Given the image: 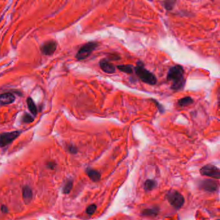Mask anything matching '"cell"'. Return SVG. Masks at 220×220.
Wrapping results in <instances>:
<instances>
[{
  "label": "cell",
  "instance_id": "obj_24",
  "mask_svg": "<svg viewBox=\"0 0 220 220\" xmlns=\"http://www.w3.org/2000/svg\"><path fill=\"white\" fill-rule=\"evenodd\" d=\"M53 165H54V163H52V162H51V163H49L48 167H50V168H54V166Z\"/></svg>",
  "mask_w": 220,
  "mask_h": 220
},
{
  "label": "cell",
  "instance_id": "obj_7",
  "mask_svg": "<svg viewBox=\"0 0 220 220\" xmlns=\"http://www.w3.org/2000/svg\"><path fill=\"white\" fill-rule=\"evenodd\" d=\"M99 65L102 70L107 74H113L116 72V67L107 58L100 60Z\"/></svg>",
  "mask_w": 220,
  "mask_h": 220
},
{
  "label": "cell",
  "instance_id": "obj_15",
  "mask_svg": "<svg viewBox=\"0 0 220 220\" xmlns=\"http://www.w3.org/2000/svg\"><path fill=\"white\" fill-rule=\"evenodd\" d=\"M194 102V100L191 98L189 97V96H187V97H185L180 99L177 103L180 107H186L188 106L189 105H191Z\"/></svg>",
  "mask_w": 220,
  "mask_h": 220
},
{
  "label": "cell",
  "instance_id": "obj_8",
  "mask_svg": "<svg viewBox=\"0 0 220 220\" xmlns=\"http://www.w3.org/2000/svg\"><path fill=\"white\" fill-rule=\"evenodd\" d=\"M57 45L54 41H48L41 46V52L45 55H51L56 50Z\"/></svg>",
  "mask_w": 220,
  "mask_h": 220
},
{
  "label": "cell",
  "instance_id": "obj_10",
  "mask_svg": "<svg viewBox=\"0 0 220 220\" xmlns=\"http://www.w3.org/2000/svg\"><path fill=\"white\" fill-rule=\"evenodd\" d=\"M16 98L11 93H3L0 95V105H5L13 103Z\"/></svg>",
  "mask_w": 220,
  "mask_h": 220
},
{
  "label": "cell",
  "instance_id": "obj_23",
  "mask_svg": "<svg viewBox=\"0 0 220 220\" xmlns=\"http://www.w3.org/2000/svg\"><path fill=\"white\" fill-rule=\"evenodd\" d=\"M1 210L3 212H4V213H7V212H8V208L5 205H2L1 207Z\"/></svg>",
  "mask_w": 220,
  "mask_h": 220
},
{
  "label": "cell",
  "instance_id": "obj_17",
  "mask_svg": "<svg viewBox=\"0 0 220 220\" xmlns=\"http://www.w3.org/2000/svg\"><path fill=\"white\" fill-rule=\"evenodd\" d=\"M26 102H27V105H28V107H29L30 111L31 112V113L33 115L36 116L37 114V107L35 105V103H34V101L30 98H29Z\"/></svg>",
  "mask_w": 220,
  "mask_h": 220
},
{
  "label": "cell",
  "instance_id": "obj_22",
  "mask_svg": "<svg viewBox=\"0 0 220 220\" xmlns=\"http://www.w3.org/2000/svg\"><path fill=\"white\" fill-rule=\"evenodd\" d=\"M68 149L70 150V152L72 153H76L77 152V149L74 146H70L68 147Z\"/></svg>",
  "mask_w": 220,
  "mask_h": 220
},
{
  "label": "cell",
  "instance_id": "obj_4",
  "mask_svg": "<svg viewBox=\"0 0 220 220\" xmlns=\"http://www.w3.org/2000/svg\"><path fill=\"white\" fill-rule=\"evenodd\" d=\"M98 43L95 41L88 42L83 45L77 52L76 57L78 60H83L89 56L91 53L98 47Z\"/></svg>",
  "mask_w": 220,
  "mask_h": 220
},
{
  "label": "cell",
  "instance_id": "obj_14",
  "mask_svg": "<svg viewBox=\"0 0 220 220\" xmlns=\"http://www.w3.org/2000/svg\"><path fill=\"white\" fill-rule=\"evenodd\" d=\"M157 186V182L154 180H147L144 183V188L146 191H152Z\"/></svg>",
  "mask_w": 220,
  "mask_h": 220
},
{
  "label": "cell",
  "instance_id": "obj_19",
  "mask_svg": "<svg viewBox=\"0 0 220 220\" xmlns=\"http://www.w3.org/2000/svg\"><path fill=\"white\" fill-rule=\"evenodd\" d=\"M176 1H165L163 2V4L165 8L167 10H172L173 9Z\"/></svg>",
  "mask_w": 220,
  "mask_h": 220
},
{
  "label": "cell",
  "instance_id": "obj_6",
  "mask_svg": "<svg viewBox=\"0 0 220 220\" xmlns=\"http://www.w3.org/2000/svg\"><path fill=\"white\" fill-rule=\"evenodd\" d=\"M20 134V131L0 134V146H5L13 142Z\"/></svg>",
  "mask_w": 220,
  "mask_h": 220
},
{
  "label": "cell",
  "instance_id": "obj_25",
  "mask_svg": "<svg viewBox=\"0 0 220 220\" xmlns=\"http://www.w3.org/2000/svg\"><path fill=\"white\" fill-rule=\"evenodd\" d=\"M217 220H219V219H217Z\"/></svg>",
  "mask_w": 220,
  "mask_h": 220
},
{
  "label": "cell",
  "instance_id": "obj_11",
  "mask_svg": "<svg viewBox=\"0 0 220 220\" xmlns=\"http://www.w3.org/2000/svg\"><path fill=\"white\" fill-rule=\"evenodd\" d=\"M22 193H23V199H24V202L25 203V204H29L32 201L33 196L32 189L26 185V186H25L23 188Z\"/></svg>",
  "mask_w": 220,
  "mask_h": 220
},
{
  "label": "cell",
  "instance_id": "obj_16",
  "mask_svg": "<svg viewBox=\"0 0 220 220\" xmlns=\"http://www.w3.org/2000/svg\"><path fill=\"white\" fill-rule=\"evenodd\" d=\"M157 208H145L142 211V215L146 216H156L158 214Z\"/></svg>",
  "mask_w": 220,
  "mask_h": 220
},
{
  "label": "cell",
  "instance_id": "obj_18",
  "mask_svg": "<svg viewBox=\"0 0 220 220\" xmlns=\"http://www.w3.org/2000/svg\"><path fill=\"white\" fill-rule=\"evenodd\" d=\"M72 185H73L72 181L68 180L66 183V184L65 185V186L63 187V193H65V194H68V193L70 192L71 191V189L72 188Z\"/></svg>",
  "mask_w": 220,
  "mask_h": 220
},
{
  "label": "cell",
  "instance_id": "obj_20",
  "mask_svg": "<svg viewBox=\"0 0 220 220\" xmlns=\"http://www.w3.org/2000/svg\"><path fill=\"white\" fill-rule=\"evenodd\" d=\"M96 208H97V206H96L95 204L91 205H89L87 208L86 209L87 214L88 215H92L96 212Z\"/></svg>",
  "mask_w": 220,
  "mask_h": 220
},
{
  "label": "cell",
  "instance_id": "obj_2",
  "mask_svg": "<svg viewBox=\"0 0 220 220\" xmlns=\"http://www.w3.org/2000/svg\"><path fill=\"white\" fill-rule=\"evenodd\" d=\"M134 71L136 75L143 82L150 85H154L157 83V78L153 73L148 71L144 67L143 63L141 61L137 62L136 66L134 67Z\"/></svg>",
  "mask_w": 220,
  "mask_h": 220
},
{
  "label": "cell",
  "instance_id": "obj_12",
  "mask_svg": "<svg viewBox=\"0 0 220 220\" xmlns=\"http://www.w3.org/2000/svg\"><path fill=\"white\" fill-rule=\"evenodd\" d=\"M86 172H87L88 176L89 177V178L93 181H98L100 180L101 174H100L98 171H96V170L92 169V168H88L86 171Z\"/></svg>",
  "mask_w": 220,
  "mask_h": 220
},
{
  "label": "cell",
  "instance_id": "obj_13",
  "mask_svg": "<svg viewBox=\"0 0 220 220\" xmlns=\"http://www.w3.org/2000/svg\"><path fill=\"white\" fill-rule=\"evenodd\" d=\"M119 71L127 73V74H132L134 67L131 65H119L116 67Z\"/></svg>",
  "mask_w": 220,
  "mask_h": 220
},
{
  "label": "cell",
  "instance_id": "obj_9",
  "mask_svg": "<svg viewBox=\"0 0 220 220\" xmlns=\"http://www.w3.org/2000/svg\"><path fill=\"white\" fill-rule=\"evenodd\" d=\"M202 187L208 192H214L218 188V185L216 181L212 180H206L202 182Z\"/></svg>",
  "mask_w": 220,
  "mask_h": 220
},
{
  "label": "cell",
  "instance_id": "obj_21",
  "mask_svg": "<svg viewBox=\"0 0 220 220\" xmlns=\"http://www.w3.org/2000/svg\"><path fill=\"white\" fill-rule=\"evenodd\" d=\"M33 121V118L32 117V116H30V114H26L23 117V121L26 123H31Z\"/></svg>",
  "mask_w": 220,
  "mask_h": 220
},
{
  "label": "cell",
  "instance_id": "obj_5",
  "mask_svg": "<svg viewBox=\"0 0 220 220\" xmlns=\"http://www.w3.org/2000/svg\"><path fill=\"white\" fill-rule=\"evenodd\" d=\"M200 174L203 176L212 177L215 179L220 178V171L218 167L212 165H205L200 169Z\"/></svg>",
  "mask_w": 220,
  "mask_h": 220
},
{
  "label": "cell",
  "instance_id": "obj_1",
  "mask_svg": "<svg viewBox=\"0 0 220 220\" xmlns=\"http://www.w3.org/2000/svg\"><path fill=\"white\" fill-rule=\"evenodd\" d=\"M185 71L182 66L176 65L171 67L167 73V79L168 82H171V89L174 91H180L183 89L185 84Z\"/></svg>",
  "mask_w": 220,
  "mask_h": 220
},
{
  "label": "cell",
  "instance_id": "obj_3",
  "mask_svg": "<svg viewBox=\"0 0 220 220\" xmlns=\"http://www.w3.org/2000/svg\"><path fill=\"white\" fill-rule=\"evenodd\" d=\"M168 202L176 209H180L183 207L185 203L183 196L178 191L172 190L169 191L166 196Z\"/></svg>",
  "mask_w": 220,
  "mask_h": 220
}]
</instances>
